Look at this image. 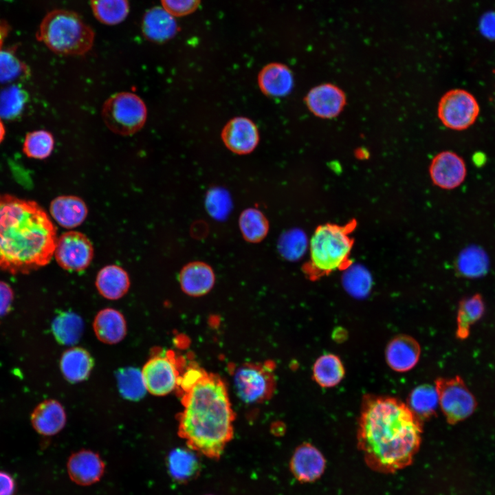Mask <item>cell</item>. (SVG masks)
<instances>
[{"mask_svg":"<svg viewBox=\"0 0 495 495\" xmlns=\"http://www.w3.org/2000/svg\"><path fill=\"white\" fill-rule=\"evenodd\" d=\"M479 106L470 92L454 89L446 92L438 105V116L441 122L454 130H464L476 121Z\"/></svg>","mask_w":495,"mask_h":495,"instance_id":"9","label":"cell"},{"mask_svg":"<svg viewBox=\"0 0 495 495\" xmlns=\"http://www.w3.org/2000/svg\"><path fill=\"white\" fill-rule=\"evenodd\" d=\"M54 146L53 135L47 131L38 130L27 133L23 151L28 157L43 160L50 156Z\"/></svg>","mask_w":495,"mask_h":495,"instance_id":"36","label":"cell"},{"mask_svg":"<svg viewBox=\"0 0 495 495\" xmlns=\"http://www.w3.org/2000/svg\"><path fill=\"white\" fill-rule=\"evenodd\" d=\"M356 225L353 219L343 226L326 223L316 228L310 241V261L304 267L311 280L346 270L352 265L349 256L354 242L349 234Z\"/></svg>","mask_w":495,"mask_h":495,"instance_id":"4","label":"cell"},{"mask_svg":"<svg viewBox=\"0 0 495 495\" xmlns=\"http://www.w3.org/2000/svg\"><path fill=\"white\" fill-rule=\"evenodd\" d=\"M84 329L82 318L72 311H64L52 321V331L56 340L64 345H73L80 338Z\"/></svg>","mask_w":495,"mask_h":495,"instance_id":"28","label":"cell"},{"mask_svg":"<svg viewBox=\"0 0 495 495\" xmlns=\"http://www.w3.org/2000/svg\"><path fill=\"white\" fill-rule=\"evenodd\" d=\"M13 299L12 287L7 283L0 280V318L10 311Z\"/></svg>","mask_w":495,"mask_h":495,"instance_id":"42","label":"cell"},{"mask_svg":"<svg viewBox=\"0 0 495 495\" xmlns=\"http://www.w3.org/2000/svg\"><path fill=\"white\" fill-rule=\"evenodd\" d=\"M54 256L60 267L69 272H82L90 265L94 248L83 233L69 231L57 239Z\"/></svg>","mask_w":495,"mask_h":495,"instance_id":"10","label":"cell"},{"mask_svg":"<svg viewBox=\"0 0 495 495\" xmlns=\"http://www.w3.org/2000/svg\"><path fill=\"white\" fill-rule=\"evenodd\" d=\"M142 373L147 390L157 396L173 390L180 377L177 364L170 355L151 358L144 364Z\"/></svg>","mask_w":495,"mask_h":495,"instance_id":"11","label":"cell"},{"mask_svg":"<svg viewBox=\"0 0 495 495\" xmlns=\"http://www.w3.org/2000/svg\"><path fill=\"white\" fill-rule=\"evenodd\" d=\"M346 103L344 93L337 86L325 83L311 89L307 97L309 109L316 116L332 118L337 116Z\"/></svg>","mask_w":495,"mask_h":495,"instance_id":"13","label":"cell"},{"mask_svg":"<svg viewBox=\"0 0 495 495\" xmlns=\"http://www.w3.org/2000/svg\"><path fill=\"white\" fill-rule=\"evenodd\" d=\"M272 363H245L234 374L238 396L245 402L255 403L269 399L275 389V376Z\"/></svg>","mask_w":495,"mask_h":495,"instance_id":"7","label":"cell"},{"mask_svg":"<svg viewBox=\"0 0 495 495\" xmlns=\"http://www.w3.org/2000/svg\"><path fill=\"white\" fill-rule=\"evenodd\" d=\"M34 429L39 434L51 436L65 426L66 415L63 406L56 400L47 399L40 403L30 416Z\"/></svg>","mask_w":495,"mask_h":495,"instance_id":"19","label":"cell"},{"mask_svg":"<svg viewBox=\"0 0 495 495\" xmlns=\"http://www.w3.org/2000/svg\"><path fill=\"white\" fill-rule=\"evenodd\" d=\"M479 28L484 36L495 40V12L485 13L480 20Z\"/></svg>","mask_w":495,"mask_h":495,"instance_id":"43","label":"cell"},{"mask_svg":"<svg viewBox=\"0 0 495 495\" xmlns=\"http://www.w3.org/2000/svg\"><path fill=\"white\" fill-rule=\"evenodd\" d=\"M60 365L65 378L71 383H77L88 377L93 368L94 361L87 350L80 347H73L63 353Z\"/></svg>","mask_w":495,"mask_h":495,"instance_id":"25","label":"cell"},{"mask_svg":"<svg viewBox=\"0 0 495 495\" xmlns=\"http://www.w3.org/2000/svg\"><path fill=\"white\" fill-rule=\"evenodd\" d=\"M221 138L225 145L237 154L252 152L258 142V133L254 123L244 117H237L224 126Z\"/></svg>","mask_w":495,"mask_h":495,"instance_id":"14","label":"cell"},{"mask_svg":"<svg viewBox=\"0 0 495 495\" xmlns=\"http://www.w3.org/2000/svg\"><path fill=\"white\" fill-rule=\"evenodd\" d=\"M430 175L436 186L444 189H453L464 181L466 167L459 155L452 151H443L433 158Z\"/></svg>","mask_w":495,"mask_h":495,"instance_id":"12","label":"cell"},{"mask_svg":"<svg viewBox=\"0 0 495 495\" xmlns=\"http://www.w3.org/2000/svg\"><path fill=\"white\" fill-rule=\"evenodd\" d=\"M50 212L58 224L65 228L72 229L84 222L88 209L85 202L79 197L61 195L51 201Z\"/></svg>","mask_w":495,"mask_h":495,"instance_id":"18","label":"cell"},{"mask_svg":"<svg viewBox=\"0 0 495 495\" xmlns=\"http://www.w3.org/2000/svg\"><path fill=\"white\" fill-rule=\"evenodd\" d=\"M325 459L314 446L303 443L295 450L290 468L294 476L300 482H312L320 477L325 468Z\"/></svg>","mask_w":495,"mask_h":495,"instance_id":"16","label":"cell"},{"mask_svg":"<svg viewBox=\"0 0 495 495\" xmlns=\"http://www.w3.org/2000/svg\"><path fill=\"white\" fill-rule=\"evenodd\" d=\"M36 36L50 50L63 55L84 54L94 41V32L78 14L62 9L44 16Z\"/></svg>","mask_w":495,"mask_h":495,"instance_id":"5","label":"cell"},{"mask_svg":"<svg viewBox=\"0 0 495 495\" xmlns=\"http://www.w3.org/2000/svg\"><path fill=\"white\" fill-rule=\"evenodd\" d=\"M422 422L433 417L439 405V397L434 386L421 384L409 394L406 404Z\"/></svg>","mask_w":495,"mask_h":495,"instance_id":"27","label":"cell"},{"mask_svg":"<svg viewBox=\"0 0 495 495\" xmlns=\"http://www.w3.org/2000/svg\"><path fill=\"white\" fill-rule=\"evenodd\" d=\"M27 99V93L17 85H12L3 89L0 92V118H16L23 109Z\"/></svg>","mask_w":495,"mask_h":495,"instance_id":"37","label":"cell"},{"mask_svg":"<svg viewBox=\"0 0 495 495\" xmlns=\"http://www.w3.org/2000/svg\"><path fill=\"white\" fill-rule=\"evenodd\" d=\"M484 311L485 305L480 294L461 300L456 316V336L459 339L468 337L470 327L482 317Z\"/></svg>","mask_w":495,"mask_h":495,"instance_id":"29","label":"cell"},{"mask_svg":"<svg viewBox=\"0 0 495 495\" xmlns=\"http://www.w3.org/2000/svg\"><path fill=\"white\" fill-rule=\"evenodd\" d=\"M67 467L71 478L81 485L96 482L104 469L103 463L98 455L88 450L74 454L69 459Z\"/></svg>","mask_w":495,"mask_h":495,"instance_id":"21","label":"cell"},{"mask_svg":"<svg viewBox=\"0 0 495 495\" xmlns=\"http://www.w3.org/2000/svg\"><path fill=\"white\" fill-rule=\"evenodd\" d=\"M307 245V239L305 233L295 229L287 231L281 236L278 248L284 258L296 260L304 254Z\"/></svg>","mask_w":495,"mask_h":495,"instance_id":"38","label":"cell"},{"mask_svg":"<svg viewBox=\"0 0 495 495\" xmlns=\"http://www.w3.org/2000/svg\"><path fill=\"white\" fill-rule=\"evenodd\" d=\"M168 464L171 476L179 481L192 478L199 468L196 456L192 452L184 448L172 450L168 456Z\"/></svg>","mask_w":495,"mask_h":495,"instance_id":"33","label":"cell"},{"mask_svg":"<svg viewBox=\"0 0 495 495\" xmlns=\"http://www.w3.org/2000/svg\"><path fill=\"white\" fill-rule=\"evenodd\" d=\"M56 228L35 201L0 195V269L28 274L48 264Z\"/></svg>","mask_w":495,"mask_h":495,"instance_id":"2","label":"cell"},{"mask_svg":"<svg viewBox=\"0 0 495 495\" xmlns=\"http://www.w3.org/2000/svg\"><path fill=\"white\" fill-rule=\"evenodd\" d=\"M162 7L173 16H183L197 10L200 0H161Z\"/></svg>","mask_w":495,"mask_h":495,"instance_id":"41","label":"cell"},{"mask_svg":"<svg viewBox=\"0 0 495 495\" xmlns=\"http://www.w3.org/2000/svg\"><path fill=\"white\" fill-rule=\"evenodd\" d=\"M421 355L419 342L408 335H399L392 338L385 350L388 366L399 373L407 372L417 364Z\"/></svg>","mask_w":495,"mask_h":495,"instance_id":"15","label":"cell"},{"mask_svg":"<svg viewBox=\"0 0 495 495\" xmlns=\"http://www.w3.org/2000/svg\"><path fill=\"white\" fill-rule=\"evenodd\" d=\"M181 288L192 296H200L208 293L214 283V274L212 268L203 262L188 263L179 275Z\"/></svg>","mask_w":495,"mask_h":495,"instance_id":"20","label":"cell"},{"mask_svg":"<svg viewBox=\"0 0 495 495\" xmlns=\"http://www.w3.org/2000/svg\"><path fill=\"white\" fill-rule=\"evenodd\" d=\"M95 283L99 294L109 300L121 298L130 287L128 273L117 265H108L100 269Z\"/></svg>","mask_w":495,"mask_h":495,"instance_id":"22","label":"cell"},{"mask_svg":"<svg viewBox=\"0 0 495 495\" xmlns=\"http://www.w3.org/2000/svg\"><path fill=\"white\" fill-rule=\"evenodd\" d=\"M28 69L10 49L0 47V82H9L27 75Z\"/></svg>","mask_w":495,"mask_h":495,"instance_id":"39","label":"cell"},{"mask_svg":"<svg viewBox=\"0 0 495 495\" xmlns=\"http://www.w3.org/2000/svg\"><path fill=\"white\" fill-rule=\"evenodd\" d=\"M102 116L107 126L115 133L129 135L142 128L147 110L143 100L131 92L112 95L104 103Z\"/></svg>","mask_w":495,"mask_h":495,"instance_id":"6","label":"cell"},{"mask_svg":"<svg viewBox=\"0 0 495 495\" xmlns=\"http://www.w3.org/2000/svg\"><path fill=\"white\" fill-rule=\"evenodd\" d=\"M243 237L249 242L261 241L267 234L269 224L264 214L255 208L245 210L239 218Z\"/></svg>","mask_w":495,"mask_h":495,"instance_id":"34","label":"cell"},{"mask_svg":"<svg viewBox=\"0 0 495 495\" xmlns=\"http://www.w3.org/2000/svg\"><path fill=\"white\" fill-rule=\"evenodd\" d=\"M205 204L209 214L218 220L224 219L232 206L228 192L221 188H214L208 191Z\"/></svg>","mask_w":495,"mask_h":495,"instance_id":"40","label":"cell"},{"mask_svg":"<svg viewBox=\"0 0 495 495\" xmlns=\"http://www.w3.org/2000/svg\"><path fill=\"white\" fill-rule=\"evenodd\" d=\"M175 16L163 7H153L146 12L142 23L143 35L148 41L162 43L172 38L177 32Z\"/></svg>","mask_w":495,"mask_h":495,"instance_id":"17","label":"cell"},{"mask_svg":"<svg viewBox=\"0 0 495 495\" xmlns=\"http://www.w3.org/2000/svg\"><path fill=\"white\" fill-rule=\"evenodd\" d=\"M182 393L179 435L191 450L218 459L233 437L234 416L225 383L206 372Z\"/></svg>","mask_w":495,"mask_h":495,"instance_id":"3","label":"cell"},{"mask_svg":"<svg viewBox=\"0 0 495 495\" xmlns=\"http://www.w3.org/2000/svg\"><path fill=\"white\" fill-rule=\"evenodd\" d=\"M93 327L98 340L107 344L119 342L126 333L124 317L113 308L101 309L94 318Z\"/></svg>","mask_w":495,"mask_h":495,"instance_id":"24","label":"cell"},{"mask_svg":"<svg viewBox=\"0 0 495 495\" xmlns=\"http://www.w3.org/2000/svg\"><path fill=\"white\" fill-rule=\"evenodd\" d=\"M95 17L106 25L122 22L129 12V0H90Z\"/></svg>","mask_w":495,"mask_h":495,"instance_id":"32","label":"cell"},{"mask_svg":"<svg viewBox=\"0 0 495 495\" xmlns=\"http://www.w3.org/2000/svg\"><path fill=\"white\" fill-rule=\"evenodd\" d=\"M5 133H6V131H5L4 125L0 118V143L2 142V140L4 138Z\"/></svg>","mask_w":495,"mask_h":495,"instance_id":"45","label":"cell"},{"mask_svg":"<svg viewBox=\"0 0 495 495\" xmlns=\"http://www.w3.org/2000/svg\"><path fill=\"white\" fill-rule=\"evenodd\" d=\"M258 86L266 95L281 97L288 94L293 87V76L285 65L274 63L264 67L258 77Z\"/></svg>","mask_w":495,"mask_h":495,"instance_id":"23","label":"cell"},{"mask_svg":"<svg viewBox=\"0 0 495 495\" xmlns=\"http://www.w3.org/2000/svg\"><path fill=\"white\" fill-rule=\"evenodd\" d=\"M345 370L340 358L332 353L320 356L313 366V378L321 387L337 386L344 378Z\"/></svg>","mask_w":495,"mask_h":495,"instance_id":"26","label":"cell"},{"mask_svg":"<svg viewBox=\"0 0 495 495\" xmlns=\"http://www.w3.org/2000/svg\"><path fill=\"white\" fill-rule=\"evenodd\" d=\"M422 421L397 398L363 396L357 432L367 465L393 473L410 465L421 443Z\"/></svg>","mask_w":495,"mask_h":495,"instance_id":"1","label":"cell"},{"mask_svg":"<svg viewBox=\"0 0 495 495\" xmlns=\"http://www.w3.org/2000/svg\"><path fill=\"white\" fill-rule=\"evenodd\" d=\"M434 383L439 404L450 424L460 422L474 412L476 399L460 377H439Z\"/></svg>","mask_w":495,"mask_h":495,"instance_id":"8","label":"cell"},{"mask_svg":"<svg viewBox=\"0 0 495 495\" xmlns=\"http://www.w3.org/2000/svg\"><path fill=\"white\" fill-rule=\"evenodd\" d=\"M489 261L485 251L472 245L463 249L456 261L459 272L467 278H478L485 274L488 270Z\"/></svg>","mask_w":495,"mask_h":495,"instance_id":"30","label":"cell"},{"mask_svg":"<svg viewBox=\"0 0 495 495\" xmlns=\"http://www.w3.org/2000/svg\"><path fill=\"white\" fill-rule=\"evenodd\" d=\"M16 484L8 472L0 471V495H14Z\"/></svg>","mask_w":495,"mask_h":495,"instance_id":"44","label":"cell"},{"mask_svg":"<svg viewBox=\"0 0 495 495\" xmlns=\"http://www.w3.org/2000/svg\"><path fill=\"white\" fill-rule=\"evenodd\" d=\"M118 388L120 395L131 401H138L147 390L142 372L134 367L122 368L116 372Z\"/></svg>","mask_w":495,"mask_h":495,"instance_id":"31","label":"cell"},{"mask_svg":"<svg viewBox=\"0 0 495 495\" xmlns=\"http://www.w3.org/2000/svg\"><path fill=\"white\" fill-rule=\"evenodd\" d=\"M342 284L346 291L351 296L362 298L369 293L372 278L366 268L360 265H351L343 275Z\"/></svg>","mask_w":495,"mask_h":495,"instance_id":"35","label":"cell"}]
</instances>
